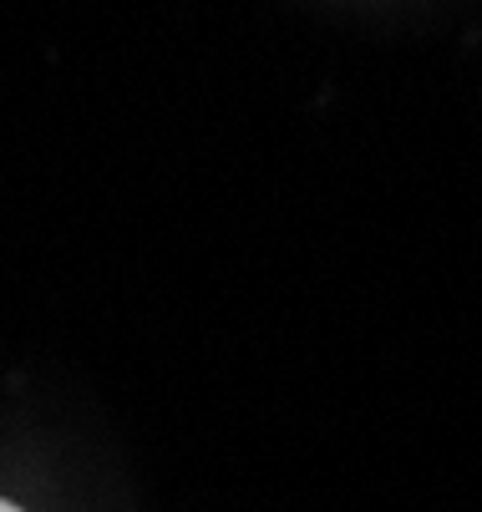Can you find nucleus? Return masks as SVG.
<instances>
[{
	"mask_svg": "<svg viewBox=\"0 0 482 512\" xmlns=\"http://www.w3.org/2000/svg\"><path fill=\"white\" fill-rule=\"evenodd\" d=\"M0 512H21V507H16V502H6V497H0Z\"/></svg>",
	"mask_w": 482,
	"mask_h": 512,
	"instance_id": "1",
	"label": "nucleus"
}]
</instances>
